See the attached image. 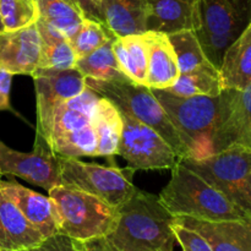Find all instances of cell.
<instances>
[{"label": "cell", "instance_id": "1", "mask_svg": "<svg viewBox=\"0 0 251 251\" xmlns=\"http://www.w3.org/2000/svg\"><path fill=\"white\" fill-rule=\"evenodd\" d=\"M176 217L158 196L137 189L118 207V218L105 237L92 240L104 251H173Z\"/></svg>", "mask_w": 251, "mask_h": 251}, {"label": "cell", "instance_id": "2", "mask_svg": "<svg viewBox=\"0 0 251 251\" xmlns=\"http://www.w3.org/2000/svg\"><path fill=\"white\" fill-rule=\"evenodd\" d=\"M185 145L186 158L202 159L217 153V141L228 108V90L215 97H179L152 90Z\"/></svg>", "mask_w": 251, "mask_h": 251}, {"label": "cell", "instance_id": "3", "mask_svg": "<svg viewBox=\"0 0 251 251\" xmlns=\"http://www.w3.org/2000/svg\"><path fill=\"white\" fill-rule=\"evenodd\" d=\"M159 200L174 217L222 222L247 218L225 194L179 163L172 169V178L159 194Z\"/></svg>", "mask_w": 251, "mask_h": 251}, {"label": "cell", "instance_id": "4", "mask_svg": "<svg viewBox=\"0 0 251 251\" xmlns=\"http://www.w3.org/2000/svg\"><path fill=\"white\" fill-rule=\"evenodd\" d=\"M48 193L58 217L59 234L87 243L105 237L115 226L118 207L92 194L63 185Z\"/></svg>", "mask_w": 251, "mask_h": 251}, {"label": "cell", "instance_id": "5", "mask_svg": "<svg viewBox=\"0 0 251 251\" xmlns=\"http://www.w3.org/2000/svg\"><path fill=\"white\" fill-rule=\"evenodd\" d=\"M85 81L86 86L100 97L156 130L181 158L188 157L185 145L151 88L132 82L127 76L105 81L85 77Z\"/></svg>", "mask_w": 251, "mask_h": 251}, {"label": "cell", "instance_id": "6", "mask_svg": "<svg viewBox=\"0 0 251 251\" xmlns=\"http://www.w3.org/2000/svg\"><path fill=\"white\" fill-rule=\"evenodd\" d=\"M180 164L225 194L251 217V149L233 145L202 159L183 158Z\"/></svg>", "mask_w": 251, "mask_h": 251}, {"label": "cell", "instance_id": "7", "mask_svg": "<svg viewBox=\"0 0 251 251\" xmlns=\"http://www.w3.org/2000/svg\"><path fill=\"white\" fill-rule=\"evenodd\" d=\"M199 17L200 26L194 32L220 70L226 50L251 24V0H199Z\"/></svg>", "mask_w": 251, "mask_h": 251}, {"label": "cell", "instance_id": "8", "mask_svg": "<svg viewBox=\"0 0 251 251\" xmlns=\"http://www.w3.org/2000/svg\"><path fill=\"white\" fill-rule=\"evenodd\" d=\"M134 173L130 167H104L60 157L61 185L92 194L114 207L122 206L139 189L132 183Z\"/></svg>", "mask_w": 251, "mask_h": 251}, {"label": "cell", "instance_id": "9", "mask_svg": "<svg viewBox=\"0 0 251 251\" xmlns=\"http://www.w3.org/2000/svg\"><path fill=\"white\" fill-rule=\"evenodd\" d=\"M123 132L117 154L123 157L134 171L173 169L181 157L173 147L149 125L122 112Z\"/></svg>", "mask_w": 251, "mask_h": 251}, {"label": "cell", "instance_id": "10", "mask_svg": "<svg viewBox=\"0 0 251 251\" xmlns=\"http://www.w3.org/2000/svg\"><path fill=\"white\" fill-rule=\"evenodd\" d=\"M36 91V140L50 149L54 112L65 100L86 90L85 76L75 68L69 70H42L32 75Z\"/></svg>", "mask_w": 251, "mask_h": 251}, {"label": "cell", "instance_id": "11", "mask_svg": "<svg viewBox=\"0 0 251 251\" xmlns=\"http://www.w3.org/2000/svg\"><path fill=\"white\" fill-rule=\"evenodd\" d=\"M0 176H17L49 191L61 185L60 157L39 142L31 152H20L0 140Z\"/></svg>", "mask_w": 251, "mask_h": 251}, {"label": "cell", "instance_id": "12", "mask_svg": "<svg viewBox=\"0 0 251 251\" xmlns=\"http://www.w3.org/2000/svg\"><path fill=\"white\" fill-rule=\"evenodd\" d=\"M42 41L36 24L0 33V69L12 75H33L41 60Z\"/></svg>", "mask_w": 251, "mask_h": 251}, {"label": "cell", "instance_id": "13", "mask_svg": "<svg viewBox=\"0 0 251 251\" xmlns=\"http://www.w3.org/2000/svg\"><path fill=\"white\" fill-rule=\"evenodd\" d=\"M0 189L9 200L17 206L26 220L44 239L59 234L58 217L51 199L25 188L15 180L0 179Z\"/></svg>", "mask_w": 251, "mask_h": 251}, {"label": "cell", "instance_id": "14", "mask_svg": "<svg viewBox=\"0 0 251 251\" xmlns=\"http://www.w3.org/2000/svg\"><path fill=\"white\" fill-rule=\"evenodd\" d=\"M176 221L200 233L213 251H251V225L247 220L211 222L180 216Z\"/></svg>", "mask_w": 251, "mask_h": 251}, {"label": "cell", "instance_id": "15", "mask_svg": "<svg viewBox=\"0 0 251 251\" xmlns=\"http://www.w3.org/2000/svg\"><path fill=\"white\" fill-rule=\"evenodd\" d=\"M150 14L147 31L172 34L179 31H196L200 26L199 0H147Z\"/></svg>", "mask_w": 251, "mask_h": 251}, {"label": "cell", "instance_id": "16", "mask_svg": "<svg viewBox=\"0 0 251 251\" xmlns=\"http://www.w3.org/2000/svg\"><path fill=\"white\" fill-rule=\"evenodd\" d=\"M43 240V235L0 189V251H27Z\"/></svg>", "mask_w": 251, "mask_h": 251}, {"label": "cell", "instance_id": "17", "mask_svg": "<svg viewBox=\"0 0 251 251\" xmlns=\"http://www.w3.org/2000/svg\"><path fill=\"white\" fill-rule=\"evenodd\" d=\"M228 108L217 141V152L233 145L251 149V85L247 90H228Z\"/></svg>", "mask_w": 251, "mask_h": 251}, {"label": "cell", "instance_id": "18", "mask_svg": "<svg viewBox=\"0 0 251 251\" xmlns=\"http://www.w3.org/2000/svg\"><path fill=\"white\" fill-rule=\"evenodd\" d=\"M149 41V68L146 86L151 90H168L180 76L176 51L167 34L146 32Z\"/></svg>", "mask_w": 251, "mask_h": 251}, {"label": "cell", "instance_id": "19", "mask_svg": "<svg viewBox=\"0 0 251 251\" xmlns=\"http://www.w3.org/2000/svg\"><path fill=\"white\" fill-rule=\"evenodd\" d=\"M104 25L117 37L147 32V0H100Z\"/></svg>", "mask_w": 251, "mask_h": 251}, {"label": "cell", "instance_id": "20", "mask_svg": "<svg viewBox=\"0 0 251 251\" xmlns=\"http://www.w3.org/2000/svg\"><path fill=\"white\" fill-rule=\"evenodd\" d=\"M218 71L223 90L244 91L251 85V24L226 50Z\"/></svg>", "mask_w": 251, "mask_h": 251}, {"label": "cell", "instance_id": "21", "mask_svg": "<svg viewBox=\"0 0 251 251\" xmlns=\"http://www.w3.org/2000/svg\"><path fill=\"white\" fill-rule=\"evenodd\" d=\"M97 136L96 157L112 159L117 154L123 132V119L120 110L110 100L100 97L91 122Z\"/></svg>", "mask_w": 251, "mask_h": 251}, {"label": "cell", "instance_id": "22", "mask_svg": "<svg viewBox=\"0 0 251 251\" xmlns=\"http://www.w3.org/2000/svg\"><path fill=\"white\" fill-rule=\"evenodd\" d=\"M113 51L123 73L135 83L146 86L149 68V41L146 32L117 37Z\"/></svg>", "mask_w": 251, "mask_h": 251}, {"label": "cell", "instance_id": "23", "mask_svg": "<svg viewBox=\"0 0 251 251\" xmlns=\"http://www.w3.org/2000/svg\"><path fill=\"white\" fill-rule=\"evenodd\" d=\"M100 96L86 87L83 92L61 103L54 112L50 141L54 136L91 125Z\"/></svg>", "mask_w": 251, "mask_h": 251}, {"label": "cell", "instance_id": "24", "mask_svg": "<svg viewBox=\"0 0 251 251\" xmlns=\"http://www.w3.org/2000/svg\"><path fill=\"white\" fill-rule=\"evenodd\" d=\"M164 91L179 97H194V96L215 97L221 95L223 87L218 69L215 66H206V68L180 74L176 82Z\"/></svg>", "mask_w": 251, "mask_h": 251}, {"label": "cell", "instance_id": "25", "mask_svg": "<svg viewBox=\"0 0 251 251\" xmlns=\"http://www.w3.org/2000/svg\"><path fill=\"white\" fill-rule=\"evenodd\" d=\"M38 17L71 38L86 19L82 10L68 0H34Z\"/></svg>", "mask_w": 251, "mask_h": 251}, {"label": "cell", "instance_id": "26", "mask_svg": "<svg viewBox=\"0 0 251 251\" xmlns=\"http://www.w3.org/2000/svg\"><path fill=\"white\" fill-rule=\"evenodd\" d=\"M114 39L107 42L86 56L78 58L75 64L76 70L82 74L85 77L100 81L114 80L126 76L120 69L113 51Z\"/></svg>", "mask_w": 251, "mask_h": 251}, {"label": "cell", "instance_id": "27", "mask_svg": "<svg viewBox=\"0 0 251 251\" xmlns=\"http://www.w3.org/2000/svg\"><path fill=\"white\" fill-rule=\"evenodd\" d=\"M50 150L56 156L64 158L96 157L97 136L92 125H87L54 136L50 141Z\"/></svg>", "mask_w": 251, "mask_h": 251}, {"label": "cell", "instance_id": "28", "mask_svg": "<svg viewBox=\"0 0 251 251\" xmlns=\"http://www.w3.org/2000/svg\"><path fill=\"white\" fill-rule=\"evenodd\" d=\"M167 36L176 51L180 74L206 68V66H213L203 53L200 42L194 31L185 29Z\"/></svg>", "mask_w": 251, "mask_h": 251}, {"label": "cell", "instance_id": "29", "mask_svg": "<svg viewBox=\"0 0 251 251\" xmlns=\"http://www.w3.org/2000/svg\"><path fill=\"white\" fill-rule=\"evenodd\" d=\"M114 38H117V36L105 25L95 20L85 19L78 31L69 38V42L78 59L92 53Z\"/></svg>", "mask_w": 251, "mask_h": 251}, {"label": "cell", "instance_id": "30", "mask_svg": "<svg viewBox=\"0 0 251 251\" xmlns=\"http://www.w3.org/2000/svg\"><path fill=\"white\" fill-rule=\"evenodd\" d=\"M41 60L38 69L42 70H69L75 68L77 58L66 37L41 38Z\"/></svg>", "mask_w": 251, "mask_h": 251}, {"label": "cell", "instance_id": "31", "mask_svg": "<svg viewBox=\"0 0 251 251\" xmlns=\"http://www.w3.org/2000/svg\"><path fill=\"white\" fill-rule=\"evenodd\" d=\"M38 11L34 0H0V21L4 32L36 24Z\"/></svg>", "mask_w": 251, "mask_h": 251}, {"label": "cell", "instance_id": "32", "mask_svg": "<svg viewBox=\"0 0 251 251\" xmlns=\"http://www.w3.org/2000/svg\"><path fill=\"white\" fill-rule=\"evenodd\" d=\"M173 232L176 240L183 251H213L207 240L200 233L180 225L176 221L173 225Z\"/></svg>", "mask_w": 251, "mask_h": 251}, {"label": "cell", "instance_id": "33", "mask_svg": "<svg viewBox=\"0 0 251 251\" xmlns=\"http://www.w3.org/2000/svg\"><path fill=\"white\" fill-rule=\"evenodd\" d=\"M49 251H78L75 240L63 234H55L42 242Z\"/></svg>", "mask_w": 251, "mask_h": 251}, {"label": "cell", "instance_id": "34", "mask_svg": "<svg viewBox=\"0 0 251 251\" xmlns=\"http://www.w3.org/2000/svg\"><path fill=\"white\" fill-rule=\"evenodd\" d=\"M12 74L0 69V110H11L10 104V91H11Z\"/></svg>", "mask_w": 251, "mask_h": 251}, {"label": "cell", "instance_id": "35", "mask_svg": "<svg viewBox=\"0 0 251 251\" xmlns=\"http://www.w3.org/2000/svg\"><path fill=\"white\" fill-rule=\"evenodd\" d=\"M76 1H77L80 9L82 10L86 19L95 20V21H98L104 25L102 11H100V6L97 2V0H76Z\"/></svg>", "mask_w": 251, "mask_h": 251}, {"label": "cell", "instance_id": "36", "mask_svg": "<svg viewBox=\"0 0 251 251\" xmlns=\"http://www.w3.org/2000/svg\"><path fill=\"white\" fill-rule=\"evenodd\" d=\"M76 247H77L78 251H104L103 249H100L95 242H87V243L76 242Z\"/></svg>", "mask_w": 251, "mask_h": 251}, {"label": "cell", "instance_id": "37", "mask_svg": "<svg viewBox=\"0 0 251 251\" xmlns=\"http://www.w3.org/2000/svg\"><path fill=\"white\" fill-rule=\"evenodd\" d=\"M27 251H49L48 249H47L46 247H44L43 244H39L38 247H36V248H33V249H29V250H27Z\"/></svg>", "mask_w": 251, "mask_h": 251}, {"label": "cell", "instance_id": "38", "mask_svg": "<svg viewBox=\"0 0 251 251\" xmlns=\"http://www.w3.org/2000/svg\"><path fill=\"white\" fill-rule=\"evenodd\" d=\"M68 1H70L71 4H74V5H76V6H78V4H77V1H76V0H68ZM80 7V6H78Z\"/></svg>", "mask_w": 251, "mask_h": 251}, {"label": "cell", "instance_id": "39", "mask_svg": "<svg viewBox=\"0 0 251 251\" xmlns=\"http://www.w3.org/2000/svg\"><path fill=\"white\" fill-rule=\"evenodd\" d=\"M2 32H4V27H2L1 21H0V33H2Z\"/></svg>", "mask_w": 251, "mask_h": 251}, {"label": "cell", "instance_id": "40", "mask_svg": "<svg viewBox=\"0 0 251 251\" xmlns=\"http://www.w3.org/2000/svg\"><path fill=\"white\" fill-rule=\"evenodd\" d=\"M245 220H247V221H248V222H249V223H250V225H251V217H247V218H245Z\"/></svg>", "mask_w": 251, "mask_h": 251}, {"label": "cell", "instance_id": "41", "mask_svg": "<svg viewBox=\"0 0 251 251\" xmlns=\"http://www.w3.org/2000/svg\"><path fill=\"white\" fill-rule=\"evenodd\" d=\"M97 2H98V4H100V0H97Z\"/></svg>", "mask_w": 251, "mask_h": 251}, {"label": "cell", "instance_id": "42", "mask_svg": "<svg viewBox=\"0 0 251 251\" xmlns=\"http://www.w3.org/2000/svg\"><path fill=\"white\" fill-rule=\"evenodd\" d=\"M0 178H1V176H0Z\"/></svg>", "mask_w": 251, "mask_h": 251}]
</instances>
